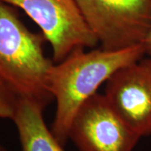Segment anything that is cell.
<instances>
[{"label": "cell", "mask_w": 151, "mask_h": 151, "mask_svg": "<svg viewBox=\"0 0 151 151\" xmlns=\"http://www.w3.org/2000/svg\"><path fill=\"white\" fill-rule=\"evenodd\" d=\"M145 55L143 45L122 50L78 49L54 62L48 77L49 91L56 103L50 129L62 145L69 139L71 122L84 103L117 70Z\"/></svg>", "instance_id": "1"}, {"label": "cell", "mask_w": 151, "mask_h": 151, "mask_svg": "<svg viewBox=\"0 0 151 151\" xmlns=\"http://www.w3.org/2000/svg\"><path fill=\"white\" fill-rule=\"evenodd\" d=\"M16 9L0 0V81L18 98L46 108L54 100L48 86L54 60L45 54V38L29 30Z\"/></svg>", "instance_id": "2"}, {"label": "cell", "mask_w": 151, "mask_h": 151, "mask_svg": "<svg viewBox=\"0 0 151 151\" xmlns=\"http://www.w3.org/2000/svg\"><path fill=\"white\" fill-rule=\"evenodd\" d=\"M101 48L122 50L143 45L151 29V0H76Z\"/></svg>", "instance_id": "3"}, {"label": "cell", "mask_w": 151, "mask_h": 151, "mask_svg": "<svg viewBox=\"0 0 151 151\" xmlns=\"http://www.w3.org/2000/svg\"><path fill=\"white\" fill-rule=\"evenodd\" d=\"M20 9L41 30L60 62L78 49L94 48L97 38L88 28L76 0H3Z\"/></svg>", "instance_id": "4"}, {"label": "cell", "mask_w": 151, "mask_h": 151, "mask_svg": "<svg viewBox=\"0 0 151 151\" xmlns=\"http://www.w3.org/2000/svg\"><path fill=\"white\" fill-rule=\"evenodd\" d=\"M140 139L98 93L79 108L69 129L78 151H134Z\"/></svg>", "instance_id": "5"}, {"label": "cell", "mask_w": 151, "mask_h": 151, "mask_svg": "<svg viewBox=\"0 0 151 151\" xmlns=\"http://www.w3.org/2000/svg\"><path fill=\"white\" fill-rule=\"evenodd\" d=\"M104 96L141 138L151 136V56L117 70L106 81Z\"/></svg>", "instance_id": "6"}, {"label": "cell", "mask_w": 151, "mask_h": 151, "mask_svg": "<svg viewBox=\"0 0 151 151\" xmlns=\"http://www.w3.org/2000/svg\"><path fill=\"white\" fill-rule=\"evenodd\" d=\"M45 108L25 98H18L11 120L16 126L21 151H65L44 119Z\"/></svg>", "instance_id": "7"}, {"label": "cell", "mask_w": 151, "mask_h": 151, "mask_svg": "<svg viewBox=\"0 0 151 151\" xmlns=\"http://www.w3.org/2000/svg\"><path fill=\"white\" fill-rule=\"evenodd\" d=\"M17 100L18 97L0 81V119H12L15 111Z\"/></svg>", "instance_id": "8"}, {"label": "cell", "mask_w": 151, "mask_h": 151, "mask_svg": "<svg viewBox=\"0 0 151 151\" xmlns=\"http://www.w3.org/2000/svg\"><path fill=\"white\" fill-rule=\"evenodd\" d=\"M143 45H144L145 51V55L151 56V29L150 32L148 33L145 40L143 42Z\"/></svg>", "instance_id": "9"}, {"label": "cell", "mask_w": 151, "mask_h": 151, "mask_svg": "<svg viewBox=\"0 0 151 151\" xmlns=\"http://www.w3.org/2000/svg\"><path fill=\"white\" fill-rule=\"evenodd\" d=\"M0 151H8V150H6L4 146H3L1 144H0Z\"/></svg>", "instance_id": "10"}]
</instances>
